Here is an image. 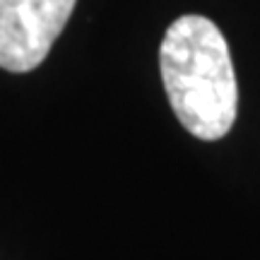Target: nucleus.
I'll return each mask as SVG.
<instances>
[{
    "label": "nucleus",
    "mask_w": 260,
    "mask_h": 260,
    "mask_svg": "<svg viewBox=\"0 0 260 260\" xmlns=\"http://www.w3.org/2000/svg\"><path fill=\"white\" fill-rule=\"evenodd\" d=\"M159 68L169 104L190 135L210 142L232 130L239 87L226 39L214 22L178 17L161 39Z\"/></svg>",
    "instance_id": "f257e3e1"
},
{
    "label": "nucleus",
    "mask_w": 260,
    "mask_h": 260,
    "mask_svg": "<svg viewBox=\"0 0 260 260\" xmlns=\"http://www.w3.org/2000/svg\"><path fill=\"white\" fill-rule=\"evenodd\" d=\"M77 0H0V68L29 73L46 60Z\"/></svg>",
    "instance_id": "f03ea898"
}]
</instances>
